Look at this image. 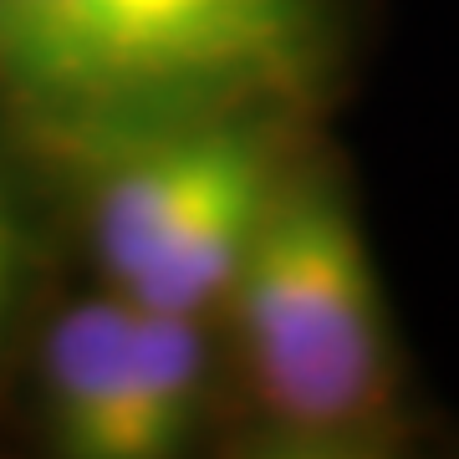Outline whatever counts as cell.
I'll use <instances>...</instances> for the list:
<instances>
[{
  "mask_svg": "<svg viewBox=\"0 0 459 459\" xmlns=\"http://www.w3.org/2000/svg\"><path fill=\"white\" fill-rule=\"evenodd\" d=\"M220 434L265 459H388L419 434L409 362L337 148L307 133L214 316Z\"/></svg>",
  "mask_w": 459,
  "mask_h": 459,
  "instance_id": "cell-1",
  "label": "cell"
},
{
  "mask_svg": "<svg viewBox=\"0 0 459 459\" xmlns=\"http://www.w3.org/2000/svg\"><path fill=\"white\" fill-rule=\"evenodd\" d=\"M337 0H0V117L26 143L220 108L316 117Z\"/></svg>",
  "mask_w": 459,
  "mask_h": 459,
  "instance_id": "cell-2",
  "label": "cell"
},
{
  "mask_svg": "<svg viewBox=\"0 0 459 459\" xmlns=\"http://www.w3.org/2000/svg\"><path fill=\"white\" fill-rule=\"evenodd\" d=\"M312 128L316 117L301 113L220 108L66 143H21L41 164L62 255L77 276L214 327Z\"/></svg>",
  "mask_w": 459,
  "mask_h": 459,
  "instance_id": "cell-3",
  "label": "cell"
},
{
  "mask_svg": "<svg viewBox=\"0 0 459 459\" xmlns=\"http://www.w3.org/2000/svg\"><path fill=\"white\" fill-rule=\"evenodd\" d=\"M11 403L56 459H179L220 429V342L210 322L56 281Z\"/></svg>",
  "mask_w": 459,
  "mask_h": 459,
  "instance_id": "cell-4",
  "label": "cell"
},
{
  "mask_svg": "<svg viewBox=\"0 0 459 459\" xmlns=\"http://www.w3.org/2000/svg\"><path fill=\"white\" fill-rule=\"evenodd\" d=\"M62 265V230L41 164L0 117V409L16 398L21 358Z\"/></svg>",
  "mask_w": 459,
  "mask_h": 459,
  "instance_id": "cell-5",
  "label": "cell"
}]
</instances>
